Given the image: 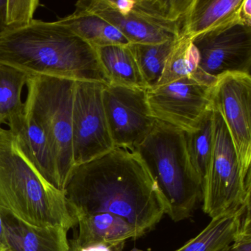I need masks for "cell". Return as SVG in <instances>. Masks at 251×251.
<instances>
[{
  "mask_svg": "<svg viewBox=\"0 0 251 251\" xmlns=\"http://www.w3.org/2000/svg\"><path fill=\"white\" fill-rule=\"evenodd\" d=\"M251 196L240 206L211 218L209 224L195 237L174 251H223L235 240L242 215Z\"/></svg>",
  "mask_w": 251,
  "mask_h": 251,
  "instance_id": "e0dca14e",
  "label": "cell"
},
{
  "mask_svg": "<svg viewBox=\"0 0 251 251\" xmlns=\"http://www.w3.org/2000/svg\"><path fill=\"white\" fill-rule=\"evenodd\" d=\"M241 18L246 24L251 25V1L243 0V3L241 8Z\"/></svg>",
  "mask_w": 251,
  "mask_h": 251,
  "instance_id": "83f0119b",
  "label": "cell"
},
{
  "mask_svg": "<svg viewBox=\"0 0 251 251\" xmlns=\"http://www.w3.org/2000/svg\"><path fill=\"white\" fill-rule=\"evenodd\" d=\"M191 2L192 0H133L129 13L152 25L180 36Z\"/></svg>",
  "mask_w": 251,
  "mask_h": 251,
  "instance_id": "ffe728a7",
  "label": "cell"
},
{
  "mask_svg": "<svg viewBox=\"0 0 251 251\" xmlns=\"http://www.w3.org/2000/svg\"><path fill=\"white\" fill-rule=\"evenodd\" d=\"M0 242L5 251H70L68 230L60 226L39 227L0 207Z\"/></svg>",
  "mask_w": 251,
  "mask_h": 251,
  "instance_id": "7c38bea8",
  "label": "cell"
},
{
  "mask_svg": "<svg viewBox=\"0 0 251 251\" xmlns=\"http://www.w3.org/2000/svg\"><path fill=\"white\" fill-rule=\"evenodd\" d=\"M1 126H2V123H1V122H0V131H1V130H2V129H3L2 128V127H1Z\"/></svg>",
  "mask_w": 251,
  "mask_h": 251,
  "instance_id": "f546056e",
  "label": "cell"
},
{
  "mask_svg": "<svg viewBox=\"0 0 251 251\" xmlns=\"http://www.w3.org/2000/svg\"><path fill=\"white\" fill-rule=\"evenodd\" d=\"M134 151L156 185L166 214L176 223L190 217L202 199V186L188 155L185 132L158 120Z\"/></svg>",
  "mask_w": 251,
  "mask_h": 251,
  "instance_id": "277c9868",
  "label": "cell"
},
{
  "mask_svg": "<svg viewBox=\"0 0 251 251\" xmlns=\"http://www.w3.org/2000/svg\"><path fill=\"white\" fill-rule=\"evenodd\" d=\"M73 214L108 213L145 233L166 214L162 198L145 164L133 150L114 148L76 166L64 189Z\"/></svg>",
  "mask_w": 251,
  "mask_h": 251,
  "instance_id": "6da1fadb",
  "label": "cell"
},
{
  "mask_svg": "<svg viewBox=\"0 0 251 251\" xmlns=\"http://www.w3.org/2000/svg\"><path fill=\"white\" fill-rule=\"evenodd\" d=\"M7 125L19 151L45 180L61 190L53 154L36 120L25 110L13 117Z\"/></svg>",
  "mask_w": 251,
  "mask_h": 251,
  "instance_id": "4fadbf2b",
  "label": "cell"
},
{
  "mask_svg": "<svg viewBox=\"0 0 251 251\" xmlns=\"http://www.w3.org/2000/svg\"><path fill=\"white\" fill-rule=\"evenodd\" d=\"M70 29L95 48L111 45H127V39L110 23L98 16L77 9L73 14L56 21Z\"/></svg>",
  "mask_w": 251,
  "mask_h": 251,
  "instance_id": "d6986e66",
  "label": "cell"
},
{
  "mask_svg": "<svg viewBox=\"0 0 251 251\" xmlns=\"http://www.w3.org/2000/svg\"><path fill=\"white\" fill-rule=\"evenodd\" d=\"M226 251V250H225V251Z\"/></svg>",
  "mask_w": 251,
  "mask_h": 251,
  "instance_id": "1f68e13d",
  "label": "cell"
},
{
  "mask_svg": "<svg viewBox=\"0 0 251 251\" xmlns=\"http://www.w3.org/2000/svg\"><path fill=\"white\" fill-rule=\"evenodd\" d=\"M29 75L10 66L0 64V122L7 124L17 114L25 111L22 91Z\"/></svg>",
  "mask_w": 251,
  "mask_h": 251,
  "instance_id": "603a6c76",
  "label": "cell"
},
{
  "mask_svg": "<svg viewBox=\"0 0 251 251\" xmlns=\"http://www.w3.org/2000/svg\"><path fill=\"white\" fill-rule=\"evenodd\" d=\"M0 251H5V247L2 245L1 242H0Z\"/></svg>",
  "mask_w": 251,
  "mask_h": 251,
  "instance_id": "f1b7e54d",
  "label": "cell"
},
{
  "mask_svg": "<svg viewBox=\"0 0 251 251\" xmlns=\"http://www.w3.org/2000/svg\"><path fill=\"white\" fill-rule=\"evenodd\" d=\"M104 86L75 81L73 106L75 166L92 161L114 148L102 101Z\"/></svg>",
  "mask_w": 251,
  "mask_h": 251,
  "instance_id": "9c48e42d",
  "label": "cell"
},
{
  "mask_svg": "<svg viewBox=\"0 0 251 251\" xmlns=\"http://www.w3.org/2000/svg\"><path fill=\"white\" fill-rule=\"evenodd\" d=\"M75 81L42 75L27 79L25 110L45 133L55 158L60 189L64 192L75 163L73 106Z\"/></svg>",
  "mask_w": 251,
  "mask_h": 251,
  "instance_id": "5b68a950",
  "label": "cell"
},
{
  "mask_svg": "<svg viewBox=\"0 0 251 251\" xmlns=\"http://www.w3.org/2000/svg\"><path fill=\"white\" fill-rule=\"evenodd\" d=\"M251 201L247 203L242 215L240 229L235 240L226 248V251H251Z\"/></svg>",
  "mask_w": 251,
  "mask_h": 251,
  "instance_id": "484cf974",
  "label": "cell"
},
{
  "mask_svg": "<svg viewBox=\"0 0 251 251\" xmlns=\"http://www.w3.org/2000/svg\"><path fill=\"white\" fill-rule=\"evenodd\" d=\"M70 251H73V249H72V248H70Z\"/></svg>",
  "mask_w": 251,
  "mask_h": 251,
  "instance_id": "4dcf8cb0",
  "label": "cell"
},
{
  "mask_svg": "<svg viewBox=\"0 0 251 251\" xmlns=\"http://www.w3.org/2000/svg\"><path fill=\"white\" fill-rule=\"evenodd\" d=\"M96 50L109 85L148 89L129 45H111Z\"/></svg>",
  "mask_w": 251,
  "mask_h": 251,
  "instance_id": "ac0fdd59",
  "label": "cell"
},
{
  "mask_svg": "<svg viewBox=\"0 0 251 251\" xmlns=\"http://www.w3.org/2000/svg\"><path fill=\"white\" fill-rule=\"evenodd\" d=\"M251 173L245 176L227 126L214 105V142L202 186V209L211 218L242 205L251 196Z\"/></svg>",
  "mask_w": 251,
  "mask_h": 251,
  "instance_id": "8992f818",
  "label": "cell"
},
{
  "mask_svg": "<svg viewBox=\"0 0 251 251\" xmlns=\"http://www.w3.org/2000/svg\"><path fill=\"white\" fill-rule=\"evenodd\" d=\"M39 5V0H0V36L29 25Z\"/></svg>",
  "mask_w": 251,
  "mask_h": 251,
  "instance_id": "d4e9b609",
  "label": "cell"
},
{
  "mask_svg": "<svg viewBox=\"0 0 251 251\" xmlns=\"http://www.w3.org/2000/svg\"><path fill=\"white\" fill-rule=\"evenodd\" d=\"M0 64L29 75L109 85L96 48L57 22L34 20L0 36Z\"/></svg>",
  "mask_w": 251,
  "mask_h": 251,
  "instance_id": "7a4b0ae2",
  "label": "cell"
},
{
  "mask_svg": "<svg viewBox=\"0 0 251 251\" xmlns=\"http://www.w3.org/2000/svg\"><path fill=\"white\" fill-rule=\"evenodd\" d=\"M0 207L39 227L69 230L77 225L64 192L39 174L5 129L0 131Z\"/></svg>",
  "mask_w": 251,
  "mask_h": 251,
  "instance_id": "3957f363",
  "label": "cell"
},
{
  "mask_svg": "<svg viewBox=\"0 0 251 251\" xmlns=\"http://www.w3.org/2000/svg\"><path fill=\"white\" fill-rule=\"evenodd\" d=\"M125 244L126 243L111 245V244L95 243L77 248L70 242V248L75 251H123Z\"/></svg>",
  "mask_w": 251,
  "mask_h": 251,
  "instance_id": "4316f807",
  "label": "cell"
},
{
  "mask_svg": "<svg viewBox=\"0 0 251 251\" xmlns=\"http://www.w3.org/2000/svg\"><path fill=\"white\" fill-rule=\"evenodd\" d=\"M75 8L95 14L117 29L130 44H161L180 36L152 25L132 13L122 15L111 9L105 0H80Z\"/></svg>",
  "mask_w": 251,
  "mask_h": 251,
  "instance_id": "5bb4252c",
  "label": "cell"
},
{
  "mask_svg": "<svg viewBox=\"0 0 251 251\" xmlns=\"http://www.w3.org/2000/svg\"><path fill=\"white\" fill-rule=\"evenodd\" d=\"M251 75L227 74L217 80L214 105L227 126L245 176L251 170Z\"/></svg>",
  "mask_w": 251,
  "mask_h": 251,
  "instance_id": "8fae6325",
  "label": "cell"
},
{
  "mask_svg": "<svg viewBox=\"0 0 251 251\" xmlns=\"http://www.w3.org/2000/svg\"><path fill=\"white\" fill-rule=\"evenodd\" d=\"M77 220L78 235L70 242L77 248L95 243H126L146 234L125 219L108 213L80 216Z\"/></svg>",
  "mask_w": 251,
  "mask_h": 251,
  "instance_id": "9a60e30c",
  "label": "cell"
},
{
  "mask_svg": "<svg viewBox=\"0 0 251 251\" xmlns=\"http://www.w3.org/2000/svg\"><path fill=\"white\" fill-rule=\"evenodd\" d=\"M199 52L195 77L215 86L227 74L251 75V25L236 20L192 39Z\"/></svg>",
  "mask_w": 251,
  "mask_h": 251,
  "instance_id": "52a82bcc",
  "label": "cell"
},
{
  "mask_svg": "<svg viewBox=\"0 0 251 251\" xmlns=\"http://www.w3.org/2000/svg\"><path fill=\"white\" fill-rule=\"evenodd\" d=\"M214 86L192 75L148 89L147 98L157 120L189 133L214 108Z\"/></svg>",
  "mask_w": 251,
  "mask_h": 251,
  "instance_id": "ba28073f",
  "label": "cell"
},
{
  "mask_svg": "<svg viewBox=\"0 0 251 251\" xmlns=\"http://www.w3.org/2000/svg\"><path fill=\"white\" fill-rule=\"evenodd\" d=\"M199 61V52L192 39L182 35L176 39L167 56L162 75L156 86L191 77L196 73Z\"/></svg>",
  "mask_w": 251,
  "mask_h": 251,
  "instance_id": "7402d4cb",
  "label": "cell"
},
{
  "mask_svg": "<svg viewBox=\"0 0 251 251\" xmlns=\"http://www.w3.org/2000/svg\"><path fill=\"white\" fill-rule=\"evenodd\" d=\"M185 139L191 164L203 186L212 155L214 108L205 114L196 130L185 132Z\"/></svg>",
  "mask_w": 251,
  "mask_h": 251,
  "instance_id": "44dd1931",
  "label": "cell"
},
{
  "mask_svg": "<svg viewBox=\"0 0 251 251\" xmlns=\"http://www.w3.org/2000/svg\"><path fill=\"white\" fill-rule=\"evenodd\" d=\"M243 0H192L183 22L182 35L196 36L241 18Z\"/></svg>",
  "mask_w": 251,
  "mask_h": 251,
  "instance_id": "2e32d148",
  "label": "cell"
},
{
  "mask_svg": "<svg viewBox=\"0 0 251 251\" xmlns=\"http://www.w3.org/2000/svg\"><path fill=\"white\" fill-rule=\"evenodd\" d=\"M148 89L104 86L102 101L114 148L134 151L155 127L147 98Z\"/></svg>",
  "mask_w": 251,
  "mask_h": 251,
  "instance_id": "30bf717a",
  "label": "cell"
},
{
  "mask_svg": "<svg viewBox=\"0 0 251 251\" xmlns=\"http://www.w3.org/2000/svg\"><path fill=\"white\" fill-rule=\"evenodd\" d=\"M176 40L154 45L129 44L148 89H152L158 84L167 56L173 49Z\"/></svg>",
  "mask_w": 251,
  "mask_h": 251,
  "instance_id": "cb8c5ba5",
  "label": "cell"
}]
</instances>
